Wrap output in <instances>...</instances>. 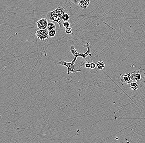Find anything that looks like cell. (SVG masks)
<instances>
[{"label": "cell", "instance_id": "cell-1", "mask_svg": "<svg viewBox=\"0 0 145 143\" xmlns=\"http://www.w3.org/2000/svg\"><path fill=\"white\" fill-rule=\"evenodd\" d=\"M83 47H86L87 48V51L84 53L81 54L77 52V50L75 48V47L73 45H72L70 47V50L72 54L74 56V59L73 60L71 61L72 63L75 64L77 60V57H81L83 58H85L87 57L90 56V57L92 56V54L90 53V51H91V48H90V42H87V43L86 45H83Z\"/></svg>", "mask_w": 145, "mask_h": 143}, {"label": "cell", "instance_id": "cell-2", "mask_svg": "<svg viewBox=\"0 0 145 143\" xmlns=\"http://www.w3.org/2000/svg\"><path fill=\"white\" fill-rule=\"evenodd\" d=\"M59 65H62L63 66H66L68 69L67 74L70 75L72 73H75L76 72H80L82 71L81 70H74L73 69V66L74 64L72 63V62H67L64 61H61L58 62Z\"/></svg>", "mask_w": 145, "mask_h": 143}, {"label": "cell", "instance_id": "cell-3", "mask_svg": "<svg viewBox=\"0 0 145 143\" xmlns=\"http://www.w3.org/2000/svg\"><path fill=\"white\" fill-rule=\"evenodd\" d=\"M47 18L48 20L51 21L56 22L59 25L60 28H62L63 27V22L64 21L62 20V18L60 17L57 16L54 13L51 12H49L47 14Z\"/></svg>", "mask_w": 145, "mask_h": 143}, {"label": "cell", "instance_id": "cell-4", "mask_svg": "<svg viewBox=\"0 0 145 143\" xmlns=\"http://www.w3.org/2000/svg\"><path fill=\"white\" fill-rule=\"evenodd\" d=\"M48 32L47 29L39 30L35 32V34L37 37V39L40 40L43 42H45V41H46L47 39L49 37Z\"/></svg>", "mask_w": 145, "mask_h": 143}, {"label": "cell", "instance_id": "cell-5", "mask_svg": "<svg viewBox=\"0 0 145 143\" xmlns=\"http://www.w3.org/2000/svg\"><path fill=\"white\" fill-rule=\"evenodd\" d=\"M48 20L45 18H41L37 22V28L39 30L46 29L48 24Z\"/></svg>", "mask_w": 145, "mask_h": 143}, {"label": "cell", "instance_id": "cell-6", "mask_svg": "<svg viewBox=\"0 0 145 143\" xmlns=\"http://www.w3.org/2000/svg\"><path fill=\"white\" fill-rule=\"evenodd\" d=\"M52 12L55 15L59 16V17H60L61 18L63 15L64 13H65V10H64V8L62 7H57L54 10L52 11Z\"/></svg>", "mask_w": 145, "mask_h": 143}, {"label": "cell", "instance_id": "cell-7", "mask_svg": "<svg viewBox=\"0 0 145 143\" xmlns=\"http://www.w3.org/2000/svg\"><path fill=\"white\" fill-rule=\"evenodd\" d=\"M131 79V75L129 73L123 74L121 75L120 77V80L121 82L123 83H126L127 82H129Z\"/></svg>", "mask_w": 145, "mask_h": 143}, {"label": "cell", "instance_id": "cell-8", "mask_svg": "<svg viewBox=\"0 0 145 143\" xmlns=\"http://www.w3.org/2000/svg\"><path fill=\"white\" fill-rule=\"evenodd\" d=\"M90 3V0H81L78 5L80 8L85 9L88 7Z\"/></svg>", "mask_w": 145, "mask_h": 143}, {"label": "cell", "instance_id": "cell-9", "mask_svg": "<svg viewBox=\"0 0 145 143\" xmlns=\"http://www.w3.org/2000/svg\"><path fill=\"white\" fill-rule=\"evenodd\" d=\"M131 80L133 81H138L141 78V75L138 73H134L131 75Z\"/></svg>", "mask_w": 145, "mask_h": 143}, {"label": "cell", "instance_id": "cell-10", "mask_svg": "<svg viewBox=\"0 0 145 143\" xmlns=\"http://www.w3.org/2000/svg\"><path fill=\"white\" fill-rule=\"evenodd\" d=\"M81 65L82 67L85 68L90 69V63L87 59H83L81 62Z\"/></svg>", "mask_w": 145, "mask_h": 143}, {"label": "cell", "instance_id": "cell-11", "mask_svg": "<svg viewBox=\"0 0 145 143\" xmlns=\"http://www.w3.org/2000/svg\"><path fill=\"white\" fill-rule=\"evenodd\" d=\"M46 29L48 31H51L52 30H55L56 29V26L55 24L53 22H48Z\"/></svg>", "mask_w": 145, "mask_h": 143}, {"label": "cell", "instance_id": "cell-12", "mask_svg": "<svg viewBox=\"0 0 145 143\" xmlns=\"http://www.w3.org/2000/svg\"><path fill=\"white\" fill-rule=\"evenodd\" d=\"M97 68L99 70H102L105 67V64L103 61H100L97 64Z\"/></svg>", "mask_w": 145, "mask_h": 143}, {"label": "cell", "instance_id": "cell-13", "mask_svg": "<svg viewBox=\"0 0 145 143\" xmlns=\"http://www.w3.org/2000/svg\"><path fill=\"white\" fill-rule=\"evenodd\" d=\"M138 85L135 82H132L130 84V87L133 90H136L138 88Z\"/></svg>", "mask_w": 145, "mask_h": 143}, {"label": "cell", "instance_id": "cell-14", "mask_svg": "<svg viewBox=\"0 0 145 143\" xmlns=\"http://www.w3.org/2000/svg\"><path fill=\"white\" fill-rule=\"evenodd\" d=\"M61 18L64 21H68L70 19V16L68 14L65 13L63 15Z\"/></svg>", "mask_w": 145, "mask_h": 143}, {"label": "cell", "instance_id": "cell-15", "mask_svg": "<svg viewBox=\"0 0 145 143\" xmlns=\"http://www.w3.org/2000/svg\"><path fill=\"white\" fill-rule=\"evenodd\" d=\"M56 34V31L55 30H52L51 31H49L48 35L49 37L53 38L55 36Z\"/></svg>", "mask_w": 145, "mask_h": 143}, {"label": "cell", "instance_id": "cell-16", "mask_svg": "<svg viewBox=\"0 0 145 143\" xmlns=\"http://www.w3.org/2000/svg\"><path fill=\"white\" fill-rule=\"evenodd\" d=\"M90 59H91L92 61V62H91V63H90V69H96V66H97V65L95 64V62H94V60L91 58V57H90Z\"/></svg>", "mask_w": 145, "mask_h": 143}, {"label": "cell", "instance_id": "cell-17", "mask_svg": "<svg viewBox=\"0 0 145 143\" xmlns=\"http://www.w3.org/2000/svg\"><path fill=\"white\" fill-rule=\"evenodd\" d=\"M72 31H73V30H72V28H71L70 27H69L68 28H66L65 29V32L68 35L71 34L72 33Z\"/></svg>", "mask_w": 145, "mask_h": 143}, {"label": "cell", "instance_id": "cell-18", "mask_svg": "<svg viewBox=\"0 0 145 143\" xmlns=\"http://www.w3.org/2000/svg\"><path fill=\"white\" fill-rule=\"evenodd\" d=\"M63 25V27L65 28H68L70 26V24L68 21H64Z\"/></svg>", "mask_w": 145, "mask_h": 143}, {"label": "cell", "instance_id": "cell-19", "mask_svg": "<svg viewBox=\"0 0 145 143\" xmlns=\"http://www.w3.org/2000/svg\"><path fill=\"white\" fill-rule=\"evenodd\" d=\"M81 0H71V1L74 4H76V5H78L79 2H80Z\"/></svg>", "mask_w": 145, "mask_h": 143}]
</instances>
